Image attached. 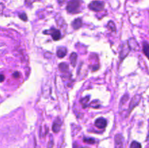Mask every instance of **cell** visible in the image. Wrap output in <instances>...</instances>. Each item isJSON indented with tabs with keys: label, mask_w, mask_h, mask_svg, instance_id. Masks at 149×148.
<instances>
[{
	"label": "cell",
	"mask_w": 149,
	"mask_h": 148,
	"mask_svg": "<svg viewBox=\"0 0 149 148\" xmlns=\"http://www.w3.org/2000/svg\"><path fill=\"white\" fill-rule=\"evenodd\" d=\"M129 46H128V47H127V46H123V49H122V52H121V54H120L121 59H123L124 58H125V57H126L127 55L128 54H129V52H130Z\"/></svg>",
	"instance_id": "10"
},
{
	"label": "cell",
	"mask_w": 149,
	"mask_h": 148,
	"mask_svg": "<svg viewBox=\"0 0 149 148\" xmlns=\"http://www.w3.org/2000/svg\"><path fill=\"white\" fill-rule=\"evenodd\" d=\"M143 51L144 55L149 59V44L147 42H144L143 44Z\"/></svg>",
	"instance_id": "11"
},
{
	"label": "cell",
	"mask_w": 149,
	"mask_h": 148,
	"mask_svg": "<svg viewBox=\"0 0 149 148\" xmlns=\"http://www.w3.org/2000/svg\"><path fill=\"white\" fill-rule=\"evenodd\" d=\"M82 25V20L81 18H77L74 20L71 23V26L74 29H79Z\"/></svg>",
	"instance_id": "8"
},
{
	"label": "cell",
	"mask_w": 149,
	"mask_h": 148,
	"mask_svg": "<svg viewBox=\"0 0 149 148\" xmlns=\"http://www.w3.org/2000/svg\"><path fill=\"white\" fill-rule=\"evenodd\" d=\"M82 148H89V147H82Z\"/></svg>",
	"instance_id": "23"
},
{
	"label": "cell",
	"mask_w": 149,
	"mask_h": 148,
	"mask_svg": "<svg viewBox=\"0 0 149 148\" xmlns=\"http://www.w3.org/2000/svg\"><path fill=\"white\" fill-rule=\"evenodd\" d=\"M67 49L64 47H61L57 51V56L60 58H63L66 55Z\"/></svg>",
	"instance_id": "9"
},
{
	"label": "cell",
	"mask_w": 149,
	"mask_h": 148,
	"mask_svg": "<svg viewBox=\"0 0 149 148\" xmlns=\"http://www.w3.org/2000/svg\"><path fill=\"white\" fill-rule=\"evenodd\" d=\"M147 148H149V146H148V147H147Z\"/></svg>",
	"instance_id": "24"
},
{
	"label": "cell",
	"mask_w": 149,
	"mask_h": 148,
	"mask_svg": "<svg viewBox=\"0 0 149 148\" xmlns=\"http://www.w3.org/2000/svg\"><path fill=\"white\" fill-rule=\"evenodd\" d=\"M80 5H81V0H70L66 6L67 12L71 14L79 12Z\"/></svg>",
	"instance_id": "1"
},
{
	"label": "cell",
	"mask_w": 149,
	"mask_h": 148,
	"mask_svg": "<svg viewBox=\"0 0 149 148\" xmlns=\"http://www.w3.org/2000/svg\"><path fill=\"white\" fill-rule=\"evenodd\" d=\"M115 148H124L123 137L121 134H116L115 136Z\"/></svg>",
	"instance_id": "5"
},
{
	"label": "cell",
	"mask_w": 149,
	"mask_h": 148,
	"mask_svg": "<svg viewBox=\"0 0 149 148\" xmlns=\"http://www.w3.org/2000/svg\"><path fill=\"white\" fill-rule=\"evenodd\" d=\"M77 55L74 52H73L72 54L70 56V61H71V64L73 67L76 66V64H77Z\"/></svg>",
	"instance_id": "12"
},
{
	"label": "cell",
	"mask_w": 149,
	"mask_h": 148,
	"mask_svg": "<svg viewBox=\"0 0 149 148\" xmlns=\"http://www.w3.org/2000/svg\"><path fill=\"white\" fill-rule=\"evenodd\" d=\"M100 106V102H99V101H97V100H95V101L92 102L90 104V107H93V108H98Z\"/></svg>",
	"instance_id": "14"
},
{
	"label": "cell",
	"mask_w": 149,
	"mask_h": 148,
	"mask_svg": "<svg viewBox=\"0 0 149 148\" xmlns=\"http://www.w3.org/2000/svg\"><path fill=\"white\" fill-rule=\"evenodd\" d=\"M19 17H20L22 20H23V21H25V22L27 21V20H28L27 15H26V13H20V14L19 15Z\"/></svg>",
	"instance_id": "19"
},
{
	"label": "cell",
	"mask_w": 149,
	"mask_h": 148,
	"mask_svg": "<svg viewBox=\"0 0 149 148\" xmlns=\"http://www.w3.org/2000/svg\"><path fill=\"white\" fill-rule=\"evenodd\" d=\"M108 27L110 29L111 31H116V27H115L114 23H113V21H109L108 23Z\"/></svg>",
	"instance_id": "16"
},
{
	"label": "cell",
	"mask_w": 149,
	"mask_h": 148,
	"mask_svg": "<svg viewBox=\"0 0 149 148\" xmlns=\"http://www.w3.org/2000/svg\"><path fill=\"white\" fill-rule=\"evenodd\" d=\"M140 100H141V97L138 95H136L133 99H132V101H131V102H130V107H129L130 112L132 111V109H134V107H135L137 105H138V103H139V102H140Z\"/></svg>",
	"instance_id": "6"
},
{
	"label": "cell",
	"mask_w": 149,
	"mask_h": 148,
	"mask_svg": "<svg viewBox=\"0 0 149 148\" xmlns=\"http://www.w3.org/2000/svg\"><path fill=\"white\" fill-rule=\"evenodd\" d=\"M130 148H142L141 144L139 142H136V141H134L131 143L130 145Z\"/></svg>",
	"instance_id": "15"
},
{
	"label": "cell",
	"mask_w": 149,
	"mask_h": 148,
	"mask_svg": "<svg viewBox=\"0 0 149 148\" xmlns=\"http://www.w3.org/2000/svg\"><path fill=\"white\" fill-rule=\"evenodd\" d=\"M84 142H86V143H87V144L93 145V144H94L95 142V139H93V138H84Z\"/></svg>",
	"instance_id": "18"
},
{
	"label": "cell",
	"mask_w": 149,
	"mask_h": 148,
	"mask_svg": "<svg viewBox=\"0 0 149 148\" xmlns=\"http://www.w3.org/2000/svg\"><path fill=\"white\" fill-rule=\"evenodd\" d=\"M43 33H45V34L51 35L52 37V39H53V40H55V41L59 40V39L61 38V31H60L58 29H55V28H51L49 30H45Z\"/></svg>",
	"instance_id": "3"
},
{
	"label": "cell",
	"mask_w": 149,
	"mask_h": 148,
	"mask_svg": "<svg viewBox=\"0 0 149 148\" xmlns=\"http://www.w3.org/2000/svg\"><path fill=\"white\" fill-rule=\"evenodd\" d=\"M104 3L101 1H93L89 4V8L95 12H100L104 9Z\"/></svg>",
	"instance_id": "2"
},
{
	"label": "cell",
	"mask_w": 149,
	"mask_h": 148,
	"mask_svg": "<svg viewBox=\"0 0 149 148\" xmlns=\"http://www.w3.org/2000/svg\"><path fill=\"white\" fill-rule=\"evenodd\" d=\"M53 147V140L49 141V144H48V147L47 148H52Z\"/></svg>",
	"instance_id": "21"
},
{
	"label": "cell",
	"mask_w": 149,
	"mask_h": 148,
	"mask_svg": "<svg viewBox=\"0 0 149 148\" xmlns=\"http://www.w3.org/2000/svg\"><path fill=\"white\" fill-rule=\"evenodd\" d=\"M4 75H3V74H1V82H3V81H4Z\"/></svg>",
	"instance_id": "22"
},
{
	"label": "cell",
	"mask_w": 149,
	"mask_h": 148,
	"mask_svg": "<svg viewBox=\"0 0 149 148\" xmlns=\"http://www.w3.org/2000/svg\"><path fill=\"white\" fill-rule=\"evenodd\" d=\"M13 77L15 78H19V77H20V73L17 72V71H16V72H14L13 73Z\"/></svg>",
	"instance_id": "20"
},
{
	"label": "cell",
	"mask_w": 149,
	"mask_h": 148,
	"mask_svg": "<svg viewBox=\"0 0 149 148\" xmlns=\"http://www.w3.org/2000/svg\"><path fill=\"white\" fill-rule=\"evenodd\" d=\"M61 121L60 120V118L57 119L55 122H54L53 125H52V131H53L55 133H58L61 130Z\"/></svg>",
	"instance_id": "7"
},
{
	"label": "cell",
	"mask_w": 149,
	"mask_h": 148,
	"mask_svg": "<svg viewBox=\"0 0 149 148\" xmlns=\"http://www.w3.org/2000/svg\"><path fill=\"white\" fill-rule=\"evenodd\" d=\"M59 69L61 70L62 72H66L68 71V65L65 62H63L59 65Z\"/></svg>",
	"instance_id": "13"
},
{
	"label": "cell",
	"mask_w": 149,
	"mask_h": 148,
	"mask_svg": "<svg viewBox=\"0 0 149 148\" xmlns=\"http://www.w3.org/2000/svg\"><path fill=\"white\" fill-rule=\"evenodd\" d=\"M95 125L98 129H104L106 126H107V120L103 118H99L95 122Z\"/></svg>",
	"instance_id": "4"
},
{
	"label": "cell",
	"mask_w": 149,
	"mask_h": 148,
	"mask_svg": "<svg viewBox=\"0 0 149 148\" xmlns=\"http://www.w3.org/2000/svg\"><path fill=\"white\" fill-rule=\"evenodd\" d=\"M89 100H90V97H84V98L81 99V104H82L83 107H85L86 106H87V102H88Z\"/></svg>",
	"instance_id": "17"
}]
</instances>
